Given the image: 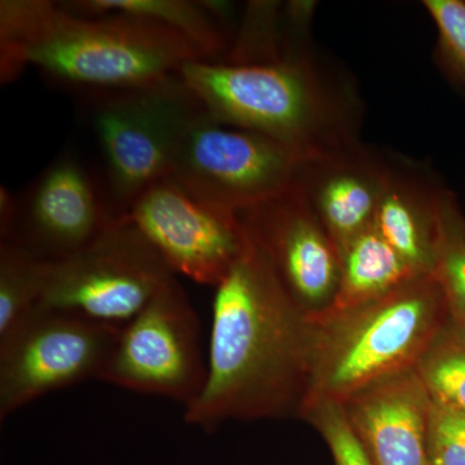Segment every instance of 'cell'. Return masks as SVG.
Instances as JSON below:
<instances>
[{"mask_svg": "<svg viewBox=\"0 0 465 465\" xmlns=\"http://www.w3.org/2000/svg\"><path fill=\"white\" fill-rule=\"evenodd\" d=\"M215 290L206 381L183 420L213 432L228 420L300 419L317 322L290 298L251 235Z\"/></svg>", "mask_w": 465, "mask_h": 465, "instance_id": "cell-1", "label": "cell"}, {"mask_svg": "<svg viewBox=\"0 0 465 465\" xmlns=\"http://www.w3.org/2000/svg\"><path fill=\"white\" fill-rule=\"evenodd\" d=\"M208 61L182 34L143 17H84L51 0L0 2V81L34 66L87 94L134 90Z\"/></svg>", "mask_w": 465, "mask_h": 465, "instance_id": "cell-2", "label": "cell"}, {"mask_svg": "<svg viewBox=\"0 0 465 465\" xmlns=\"http://www.w3.org/2000/svg\"><path fill=\"white\" fill-rule=\"evenodd\" d=\"M177 75L213 121L312 157L358 140L357 97L304 52L241 65L192 61Z\"/></svg>", "mask_w": 465, "mask_h": 465, "instance_id": "cell-3", "label": "cell"}, {"mask_svg": "<svg viewBox=\"0 0 465 465\" xmlns=\"http://www.w3.org/2000/svg\"><path fill=\"white\" fill-rule=\"evenodd\" d=\"M449 321L433 275L318 321L311 391L302 416L316 403L341 405L374 382L416 370Z\"/></svg>", "mask_w": 465, "mask_h": 465, "instance_id": "cell-4", "label": "cell"}, {"mask_svg": "<svg viewBox=\"0 0 465 465\" xmlns=\"http://www.w3.org/2000/svg\"><path fill=\"white\" fill-rule=\"evenodd\" d=\"M88 94L94 99L101 185L119 222L143 193L170 177L180 137L202 108L177 74L134 90Z\"/></svg>", "mask_w": 465, "mask_h": 465, "instance_id": "cell-5", "label": "cell"}, {"mask_svg": "<svg viewBox=\"0 0 465 465\" xmlns=\"http://www.w3.org/2000/svg\"><path fill=\"white\" fill-rule=\"evenodd\" d=\"M312 155L197 113L186 125L168 179L201 200L240 213L298 185Z\"/></svg>", "mask_w": 465, "mask_h": 465, "instance_id": "cell-6", "label": "cell"}, {"mask_svg": "<svg viewBox=\"0 0 465 465\" xmlns=\"http://www.w3.org/2000/svg\"><path fill=\"white\" fill-rule=\"evenodd\" d=\"M173 277L142 232L119 220L84 249L50 262L39 307L124 327Z\"/></svg>", "mask_w": 465, "mask_h": 465, "instance_id": "cell-7", "label": "cell"}, {"mask_svg": "<svg viewBox=\"0 0 465 465\" xmlns=\"http://www.w3.org/2000/svg\"><path fill=\"white\" fill-rule=\"evenodd\" d=\"M121 327L38 307L0 339V420L45 394L97 379Z\"/></svg>", "mask_w": 465, "mask_h": 465, "instance_id": "cell-8", "label": "cell"}, {"mask_svg": "<svg viewBox=\"0 0 465 465\" xmlns=\"http://www.w3.org/2000/svg\"><path fill=\"white\" fill-rule=\"evenodd\" d=\"M206 372L197 314L173 277L121 327L100 381L166 397L185 409L200 396Z\"/></svg>", "mask_w": 465, "mask_h": 465, "instance_id": "cell-9", "label": "cell"}, {"mask_svg": "<svg viewBox=\"0 0 465 465\" xmlns=\"http://www.w3.org/2000/svg\"><path fill=\"white\" fill-rule=\"evenodd\" d=\"M174 274L216 287L249 246L240 213L201 200L173 180L155 183L124 217Z\"/></svg>", "mask_w": 465, "mask_h": 465, "instance_id": "cell-10", "label": "cell"}, {"mask_svg": "<svg viewBox=\"0 0 465 465\" xmlns=\"http://www.w3.org/2000/svg\"><path fill=\"white\" fill-rule=\"evenodd\" d=\"M238 213L300 311L322 320L338 296L341 249L299 183Z\"/></svg>", "mask_w": 465, "mask_h": 465, "instance_id": "cell-11", "label": "cell"}, {"mask_svg": "<svg viewBox=\"0 0 465 465\" xmlns=\"http://www.w3.org/2000/svg\"><path fill=\"white\" fill-rule=\"evenodd\" d=\"M12 242L45 262L65 259L96 240L118 220L100 177L73 155H63L21 195Z\"/></svg>", "mask_w": 465, "mask_h": 465, "instance_id": "cell-12", "label": "cell"}, {"mask_svg": "<svg viewBox=\"0 0 465 465\" xmlns=\"http://www.w3.org/2000/svg\"><path fill=\"white\" fill-rule=\"evenodd\" d=\"M433 401L416 370L390 376L341 403L351 430L375 465L428 464Z\"/></svg>", "mask_w": 465, "mask_h": 465, "instance_id": "cell-13", "label": "cell"}, {"mask_svg": "<svg viewBox=\"0 0 465 465\" xmlns=\"http://www.w3.org/2000/svg\"><path fill=\"white\" fill-rule=\"evenodd\" d=\"M390 161L357 140L305 166L300 188L339 249L374 225Z\"/></svg>", "mask_w": 465, "mask_h": 465, "instance_id": "cell-14", "label": "cell"}, {"mask_svg": "<svg viewBox=\"0 0 465 465\" xmlns=\"http://www.w3.org/2000/svg\"><path fill=\"white\" fill-rule=\"evenodd\" d=\"M443 186L410 161L391 159L372 228L416 272L433 275Z\"/></svg>", "mask_w": 465, "mask_h": 465, "instance_id": "cell-15", "label": "cell"}, {"mask_svg": "<svg viewBox=\"0 0 465 465\" xmlns=\"http://www.w3.org/2000/svg\"><path fill=\"white\" fill-rule=\"evenodd\" d=\"M341 255L338 296L323 318L374 302L416 278L425 277L401 258L374 228L345 243Z\"/></svg>", "mask_w": 465, "mask_h": 465, "instance_id": "cell-16", "label": "cell"}, {"mask_svg": "<svg viewBox=\"0 0 465 465\" xmlns=\"http://www.w3.org/2000/svg\"><path fill=\"white\" fill-rule=\"evenodd\" d=\"M60 5L79 16L127 15L154 21L182 34L213 63H223L231 50L228 32L207 11L202 0H75Z\"/></svg>", "mask_w": 465, "mask_h": 465, "instance_id": "cell-17", "label": "cell"}, {"mask_svg": "<svg viewBox=\"0 0 465 465\" xmlns=\"http://www.w3.org/2000/svg\"><path fill=\"white\" fill-rule=\"evenodd\" d=\"M50 262L12 242H0V339L41 305Z\"/></svg>", "mask_w": 465, "mask_h": 465, "instance_id": "cell-18", "label": "cell"}, {"mask_svg": "<svg viewBox=\"0 0 465 465\" xmlns=\"http://www.w3.org/2000/svg\"><path fill=\"white\" fill-rule=\"evenodd\" d=\"M433 277L448 305L450 321L465 331V217L457 198L443 189Z\"/></svg>", "mask_w": 465, "mask_h": 465, "instance_id": "cell-19", "label": "cell"}, {"mask_svg": "<svg viewBox=\"0 0 465 465\" xmlns=\"http://www.w3.org/2000/svg\"><path fill=\"white\" fill-rule=\"evenodd\" d=\"M430 399L465 412V331L451 321L416 367Z\"/></svg>", "mask_w": 465, "mask_h": 465, "instance_id": "cell-20", "label": "cell"}, {"mask_svg": "<svg viewBox=\"0 0 465 465\" xmlns=\"http://www.w3.org/2000/svg\"><path fill=\"white\" fill-rule=\"evenodd\" d=\"M439 32L440 63L465 88V0L423 2Z\"/></svg>", "mask_w": 465, "mask_h": 465, "instance_id": "cell-21", "label": "cell"}, {"mask_svg": "<svg viewBox=\"0 0 465 465\" xmlns=\"http://www.w3.org/2000/svg\"><path fill=\"white\" fill-rule=\"evenodd\" d=\"M302 419L313 425L326 440L335 465H375L351 430L339 403H316L305 410Z\"/></svg>", "mask_w": 465, "mask_h": 465, "instance_id": "cell-22", "label": "cell"}, {"mask_svg": "<svg viewBox=\"0 0 465 465\" xmlns=\"http://www.w3.org/2000/svg\"><path fill=\"white\" fill-rule=\"evenodd\" d=\"M427 451L430 465H465V412L433 401Z\"/></svg>", "mask_w": 465, "mask_h": 465, "instance_id": "cell-23", "label": "cell"}, {"mask_svg": "<svg viewBox=\"0 0 465 465\" xmlns=\"http://www.w3.org/2000/svg\"><path fill=\"white\" fill-rule=\"evenodd\" d=\"M20 198L5 185L0 186V238L8 241L16 225Z\"/></svg>", "mask_w": 465, "mask_h": 465, "instance_id": "cell-24", "label": "cell"}]
</instances>
